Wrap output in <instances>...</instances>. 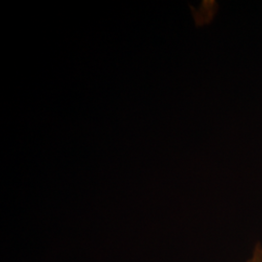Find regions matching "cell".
Segmentation results:
<instances>
[{
  "label": "cell",
  "instance_id": "cell-1",
  "mask_svg": "<svg viewBox=\"0 0 262 262\" xmlns=\"http://www.w3.org/2000/svg\"><path fill=\"white\" fill-rule=\"evenodd\" d=\"M247 262H262V247L260 245L255 246L252 256Z\"/></svg>",
  "mask_w": 262,
  "mask_h": 262
}]
</instances>
